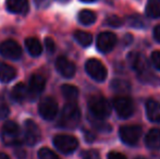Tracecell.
<instances>
[{"mask_svg": "<svg viewBox=\"0 0 160 159\" xmlns=\"http://www.w3.org/2000/svg\"><path fill=\"white\" fill-rule=\"evenodd\" d=\"M128 23L130 24V26L136 28H143L144 27V22L138 15H131L128 17Z\"/></svg>", "mask_w": 160, "mask_h": 159, "instance_id": "obj_27", "label": "cell"}, {"mask_svg": "<svg viewBox=\"0 0 160 159\" xmlns=\"http://www.w3.org/2000/svg\"><path fill=\"white\" fill-rule=\"evenodd\" d=\"M45 46H46V49H47V51H48L49 53L55 52L56 45H55L53 39H51L50 37H47V38H45Z\"/></svg>", "mask_w": 160, "mask_h": 159, "instance_id": "obj_30", "label": "cell"}, {"mask_svg": "<svg viewBox=\"0 0 160 159\" xmlns=\"http://www.w3.org/2000/svg\"><path fill=\"white\" fill-rule=\"evenodd\" d=\"M111 88L116 93H128L131 91V84L127 80L123 79H114L111 82Z\"/></svg>", "mask_w": 160, "mask_h": 159, "instance_id": "obj_23", "label": "cell"}, {"mask_svg": "<svg viewBox=\"0 0 160 159\" xmlns=\"http://www.w3.org/2000/svg\"><path fill=\"white\" fill-rule=\"evenodd\" d=\"M2 141L6 145L14 146L20 144V127L14 121H7L2 127Z\"/></svg>", "mask_w": 160, "mask_h": 159, "instance_id": "obj_4", "label": "cell"}, {"mask_svg": "<svg viewBox=\"0 0 160 159\" xmlns=\"http://www.w3.org/2000/svg\"><path fill=\"white\" fill-rule=\"evenodd\" d=\"M128 60H130L131 67L133 70H135L138 73L139 77L148 83H154L156 80V77L150 74L148 71V62L147 59L144 57L142 53L138 52H132L128 55Z\"/></svg>", "mask_w": 160, "mask_h": 159, "instance_id": "obj_2", "label": "cell"}, {"mask_svg": "<svg viewBox=\"0 0 160 159\" xmlns=\"http://www.w3.org/2000/svg\"><path fill=\"white\" fill-rule=\"evenodd\" d=\"M145 143L148 148L159 149L160 148V130L152 129L147 133L145 138Z\"/></svg>", "mask_w": 160, "mask_h": 159, "instance_id": "obj_17", "label": "cell"}, {"mask_svg": "<svg viewBox=\"0 0 160 159\" xmlns=\"http://www.w3.org/2000/svg\"><path fill=\"white\" fill-rule=\"evenodd\" d=\"M81 120L80 108L75 102H68L65 104L62 110L61 117L59 120V125L65 129H73L78 127Z\"/></svg>", "mask_w": 160, "mask_h": 159, "instance_id": "obj_1", "label": "cell"}, {"mask_svg": "<svg viewBox=\"0 0 160 159\" xmlns=\"http://www.w3.org/2000/svg\"><path fill=\"white\" fill-rule=\"evenodd\" d=\"M39 113L45 120H52L57 116L58 112V104L52 97H45L40 100Z\"/></svg>", "mask_w": 160, "mask_h": 159, "instance_id": "obj_10", "label": "cell"}, {"mask_svg": "<svg viewBox=\"0 0 160 159\" xmlns=\"http://www.w3.org/2000/svg\"><path fill=\"white\" fill-rule=\"evenodd\" d=\"M46 86V80L42 75L34 74L30 79V84H28V93L32 94L33 96H37L45 89Z\"/></svg>", "mask_w": 160, "mask_h": 159, "instance_id": "obj_14", "label": "cell"}, {"mask_svg": "<svg viewBox=\"0 0 160 159\" xmlns=\"http://www.w3.org/2000/svg\"><path fill=\"white\" fill-rule=\"evenodd\" d=\"M146 111H147L148 119L152 122L160 121V104L154 99H149L146 104Z\"/></svg>", "mask_w": 160, "mask_h": 159, "instance_id": "obj_16", "label": "cell"}, {"mask_svg": "<svg viewBox=\"0 0 160 159\" xmlns=\"http://www.w3.org/2000/svg\"><path fill=\"white\" fill-rule=\"evenodd\" d=\"M88 108L91 113L96 119H105L111 113V106L105 97L100 95H94L88 99Z\"/></svg>", "mask_w": 160, "mask_h": 159, "instance_id": "obj_3", "label": "cell"}, {"mask_svg": "<svg viewBox=\"0 0 160 159\" xmlns=\"http://www.w3.org/2000/svg\"><path fill=\"white\" fill-rule=\"evenodd\" d=\"M7 8L15 14H26L28 12V0H7Z\"/></svg>", "mask_w": 160, "mask_h": 159, "instance_id": "obj_15", "label": "cell"}, {"mask_svg": "<svg viewBox=\"0 0 160 159\" xmlns=\"http://www.w3.org/2000/svg\"><path fill=\"white\" fill-rule=\"evenodd\" d=\"M25 131H24V140H25L26 144L35 145L38 141L40 140V130L38 125L34 122L33 120H26L25 121Z\"/></svg>", "mask_w": 160, "mask_h": 159, "instance_id": "obj_12", "label": "cell"}, {"mask_svg": "<svg viewBox=\"0 0 160 159\" xmlns=\"http://www.w3.org/2000/svg\"><path fill=\"white\" fill-rule=\"evenodd\" d=\"M17 75V71L13 67L0 61V81L3 83H8L12 81Z\"/></svg>", "mask_w": 160, "mask_h": 159, "instance_id": "obj_18", "label": "cell"}, {"mask_svg": "<svg viewBox=\"0 0 160 159\" xmlns=\"http://www.w3.org/2000/svg\"><path fill=\"white\" fill-rule=\"evenodd\" d=\"M60 2H67V1H69V0H59Z\"/></svg>", "mask_w": 160, "mask_h": 159, "instance_id": "obj_39", "label": "cell"}, {"mask_svg": "<svg viewBox=\"0 0 160 159\" xmlns=\"http://www.w3.org/2000/svg\"><path fill=\"white\" fill-rule=\"evenodd\" d=\"M154 38L156 39L158 42H160V24L155 27V30H154Z\"/></svg>", "mask_w": 160, "mask_h": 159, "instance_id": "obj_34", "label": "cell"}, {"mask_svg": "<svg viewBox=\"0 0 160 159\" xmlns=\"http://www.w3.org/2000/svg\"><path fill=\"white\" fill-rule=\"evenodd\" d=\"M25 46L28 51L33 57H38L42 52V46L39 42V40L35 37H28L25 40Z\"/></svg>", "mask_w": 160, "mask_h": 159, "instance_id": "obj_20", "label": "cell"}, {"mask_svg": "<svg viewBox=\"0 0 160 159\" xmlns=\"http://www.w3.org/2000/svg\"><path fill=\"white\" fill-rule=\"evenodd\" d=\"M0 159H10L8 157V156L6 155V154H2V153H0Z\"/></svg>", "mask_w": 160, "mask_h": 159, "instance_id": "obj_37", "label": "cell"}, {"mask_svg": "<svg viewBox=\"0 0 160 159\" xmlns=\"http://www.w3.org/2000/svg\"><path fill=\"white\" fill-rule=\"evenodd\" d=\"M78 21L83 25H91V24L95 23L96 14L91 10H82L78 13Z\"/></svg>", "mask_w": 160, "mask_h": 159, "instance_id": "obj_24", "label": "cell"}, {"mask_svg": "<svg viewBox=\"0 0 160 159\" xmlns=\"http://www.w3.org/2000/svg\"><path fill=\"white\" fill-rule=\"evenodd\" d=\"M81 1H84V2H93V1H96V0H81Z\"/></svg>", "mask_w": 160, "mask_h": 159, "instance_id": "obj_38", "label": "cell"}, {"mask_svg": "<svg viewBox=\"0 0 160 159\" xmlns=\"http://www.w3.org/2000/svg\"><path fill=\"white\" fill-rule=\"evenodd\" d=\"M0 55L10 60H18L22 56V49L15 40L8 39L0 44Z\"/></svg>", "mask_w": 160, "mask_h": 159, "instance_id": "obj_7", "label": "cell"}, {"mask_svg": "<svg viewBox=\"0 0 160 159\" xmlns=\"http://www.w3.org/2000/svg\"><path fill=\"white\" fill-rule=\"evenodd\" d=\"M136 159H145V158H143V157H138V158H136Z\"/></svg>", "mask_w": 160, "mask_h": 159, "instance_id": "obj_40", "label": "cell"}, {"mask_svg": "<svg viewBox=\"0 0 160 159\" xmlns=\"http://www.w3.org/2000/svg\"><path fill=\"white\" fill-rule=\"evenodd\" d=\"M38 157L39 159H60L59 156L56 153H53L51 149L49 148H40L38 152Z\"/></svg>", "mask_w": 160, "mask_h": 159, "instance_id": "obj_26", "label": "cell"}, {"mask_svg": "<svg viewBox=\"0 0 160 159\" xmlns=\"http://www.w3.org/2000/svg\"><path fill=\"white\" fill-rule=\"evenodd\" d=\"M74 37L78 40V44L84 47L89 46V45L92 44V42H93V36H92L89 33L84 32V31H76V32L74 33Z\"/></svg>", "mask_w": 160, "mask_h": 159, "instance_id": "obj_25", "label": "cell"}, {"mask_svg": "<svg viewBox=\"0 0 160 159\" xmlns=\"http://www.w3.org/2000/svg\"><path fill=\"white\" fill-rule=\"evenodd\" d=\"M85 69L89 77L98 82H102L107 77V69L97 59H89L85 64Z\"/></svg>", "mask_w": 160, "mask_h": 159, "instance_id": "obj_8", "label": "cell"}, {"mask_svg": "<svg viewBox=\"0 0 160 159\" xmlns=\"http://www.w3.org/2000/svg\"><path fill=\"white\" fill-rule=\"evenodd\" d=\"M132 39H133V37L131 36L130 34H127L124 36V38H123V42H124V45H130L131 42H132Z\"/></svg>", "mask_w": 160, "mask_h": 159, "instance_id": "obj_35", "label": "cell"}, {"mask_svg": "<svg viewBox=\"0 0 160 159\" xmlns=\"http://www.w3.org/2000/svg\"><path fill=\"white\" fill-rule=\"evenodd\" d=\"M83 159H100V156H99L97 151L91 149V151L85 152L84 155H83Z\"/></svg>", "mask_w": 160, "mask_h": 159, "instance_id": "obj_31", "label": "cell"}, {"mask_svg": "<svg viewBox=\"0 0 160 159\" xmlns=\"http://www.w3.org/2000/svg\"><path fill=\"white\" fill-rule=\"evenodd\" d=\"M28 88L24 83H19L17 84L12 89V93H11V96L12 98L15 100V102H24L26 99V97L28 96Z\"/></svg>", "mask_w": 160, "mask_h": 159, "instance_id": "obj_19", "label": "cell"}, {"mask_svg": "<svg viewBox=\"0 0 160 159\" xmlns=\"http://www.w3.org/2000/svg\"><path fill=\"white\" fill-rule=\"evenodd\" d=\"M105 23L109 26H112V27H120L122 25L123 21L119 17H117V15H110V17H108L106 19Z\"/></svg>", "mask_w": 160, "mask_h": 159, "instance_id": "obj_28", "label": "cell"}, {"mask_svg": "<svg viewBox=\"0 0 160 159\" xmlns=\"http://www.w3.org/2000/svg\"><path fill=\"white\" fill-rule=\"evenodd\" d=\"M113 107L120 118L127 119L134 112V104L131 98L127 96H119L113 99Z\"/></svg>", "mask_w": 160, "mask_h": 159, "instance_id": "obj_6", "label": "cell"}, {"mask_svg": "<svg viewBox=\"0 0 160 159\" xmlns=\"http://www.w3.org/2000/svg\"><path fill=\"white\" fill-rule=\"evenodd\" d=\"M61 93L63 97L69 102H75V100L78 97V89L74 85L71 84H64L61 87Z\"/></svg>", "mask_w": 160, "mask_h": 159, "instance_id": "obj_21", "label": "cell"}, {"mask_svg": "<svg viewBox=\"0 0 160 159\" xmlns=\"http://www.w3.org/2000/svg\"><path fill=\"white\" fill-rule=\"evenodd\" d=\"M56 67L57 70L62 77H67V79H71L74 74H75V64L71 62L67 57H59L56 61Z\"/></svg>", "mask_w": 160, "mask_h": 159, "instance_id": "obj_13", "label": "cell"}, {"mask_svg": "<svg viewBox=\"0 0 160 159\" xmlns=\"http://www.w3.org/2000/svg\"><path fill=\"white\" fill-rule=\"evenodd\" d=\"M9 113H10V110H9L8 106L3 104L0 105V119H4L6 117H8Z\"/></svg>", "mask_w": 160, "mask_h": 159, "instance_id": "obj_32", "label": "cell"}, {"mask_svg": "<svg viewBox=\"0 0 160 159\" xmlns=\"http://www.w3.org/2000/svg\"><path fill=\"white\" fill-rule=\"evenodd\" d=\"M152 62L157 70H160V50H156L152 52Z\"/></svg>", "mask_w": 160, "mask_h": 159, "instance_id": "obj_29", "label": "cell"}, {"mask_svg": "<svg viewBox=\"0 0 160 159\" xmlns=\"http://www.w3.org/2000/svg\"><path fill=\"white\" fill-rule=\"evenodd\" d=\"M53 144L58 151L63 154H71L78 148V142L74 136L69 134H59L53 137Z\"/></svg>", "mask_w": 160, "mask_h": 159, "instance_id": "obj_5", "label": "cell"}, {"mask_svg": "<svg viewBox=\"0 0 160 159\" xmlns=\"http://www.w3.org/2000/svg\"><path fill=\"white\" fill-rule=\"evenodd\" d=\"M146 14L152 19L160 17V0H148L146 6Z\"/></svg>", "mask_w": 160, "mask_h": 159, "instance_id": "obj_22", "label": "cell"}, {"mask_svg": "<svg viewBox=\"0 0 160 159\" xmlns=\"http://www.w3.org/2000/svg\"><path fill=\"white\" fill-rule=\"evenodd\" d=\"M117 44V36L111 32H102L97 37V48L100 52H109Z\"/></svg>", "mask_w": 160, "mask_h": 159, "instance_id": "obj_11", "label": "cell"}, {"mask_svg": "<svg viewBox=\"0 0 160 159\" xmlns=\"http://www.w3.org/2000/svg\"><path fill=\"white\" fill-rule=\"evenodd\" d=\"M46 0H35V3H37V6H42V3H45Z\"/></svg>", "mask_w": 160, "mask_h": 159, "instance_id": "obj_36", "label": "cell"}, {"mask_svg": "<svg viewBox=\"0 0 160 159\" xmlns=\"http://www.w3.org/2000/svg\"><path fill=\"white\" fill-rule=\"evenodd\" d=\"M142 135V127L139 125H124L120 129V137L125 144L135 145Z\"/></svg>", "mask_w": 160, "mask_h": 159, "instance_id": "obj_9", "label": "cell"}, {"mask_svg": "<svg viewBox=\"0 0 160 159\" xmlns=\"http://www.w3.org/2000/svg\"><path fill=\"white\" fill-rule=\"evenodd\" d=\"M108 159H127V157L118 152H111L108 154Z\"/></svg>", "mask_w": 160, "mask_h": 159, "instance_id": "obj_33", "label": "cell"}]
</instances>
